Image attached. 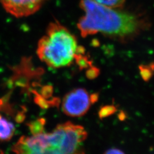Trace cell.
Instances as JSON below:
<instances>
[{
    "mask_svg": "<svg viewBox=\"0 0 154 154\" xmlns=\"http://www.w3.org/2000/svg\"><path fill=\"white\" fill-rule=\"evenodd\" d=\"M80 7L85 15L77 26L84 38L101 33L125 41L135 37L148 25L139 16L102 5L94 0H81Z\"/></svg>",
    "mask_w": 154,
    "mask_h": 154,
    "instance_id": "cell-1",
    "label": "cell"
},
{
    "mask_svg": "<svg viewBox=\"0 0 154 154\" xmlns=\"http://www.w3.org/2000/svg\"><path fill=\"white\" fill-rule=\"evenodd\" d=\"M87 137L83 127L68 122L49 133L22 137L12 151L16 154H85L83 145Z\"/></svg>",
    "mask_w": 154,
    "mask_h": 154,
    "instance_id": "cell-2",
    "label": "cell"
},
{
    "mask_svg": "<svg viewBox=\"0 0 154 154\" xmlns=\"http://www.w3.org/2000/svg\"><path fill=\"white\" fill-rule=\"evenodd\" d=\"M83 48L78 46L77 39L59 22H52L39 40L37 54L41 61L53 68L69 66Z\"/></svg>",
    "mask_w": 154,
    "mask_h": 154,
    "instance_id": "cell-3",
    "label": "cell"
},
{
    "mask_svg": "<svg viewBox=\"0 0 154 154\" xmlns=\"http://www.w3.org/2000/svg\"><path fill=\"white\" fill-rule=\"evenodd\" d=\"M93 103L91 95L84 88H76L64 97L62 110L67 116L81 117L88 112Z\"/></svg>",
    "mask_w": 154,
    "mask_h": 154,
    "instance_id": "cell-4",
    "label": "cell"
},
{
    "mask_svg": "<svg viewBox=\"0 0 154 154\" xmlns=\"http://www.w3.org/2000/svg\"><path fill=\"white\" fill-rule=\"evenodd\" d=\"M45 0H0L6 11L16 17L29 16L38 11Z\"/></svg>",
    "mask_w": 154,
    "mask_h": 154,
    "instance_id": "cell-5",
    "label": "cell"
},
{
    "mask_svg": "<svg viewBox=\"0 0 154 154\" xmlns=\"http://www.w3.org/2000/svg\"><path fill=\"white\" fill-rule=\"evenodd\" d=\"M15 131V127L0 114V140L8 141L11 139Z\"/></svg>",
    "mask_w": 154,
    "mask_h": 154,
    "instance_id": "cell-6",
    "label": "cell"
},
{
    "mask_svg": "<svg viewBox=\"0 0 154 154\" xmlns=\"http://www.w3.org/2000/svg\"><path fill=\"white\" fill-rule=\"evenodd\" d=\"M102 5L112 9H119L122 8L126 0H94Z\"/></svg>",
    "mask_w": 154,
    "mask_h": 154,
    "instance_id": "cell-7",
    "label": "cell"
},
{
    "mask_svg": "<svg viewBox=\"0 0 154 154\" xmlns=\"http://www.w3.org/2000/svg\"><path fill=\"white\" fill-rule=\"evenodd\" d=\"M139 70L140 75L143 80L145 81H148L153 75V72L154 71V64H151L150 65L140 66Z\"/></svg>",
    "mask_w": 154,
    "mask_h": 154,
    "instance_id": "cell-8",
    "label": "cell"
},
{
    "mask_svg": "<svg viewBox=\"0 0 154 154\" xmlns=\"http://www.w3.org/2000/svg\"><path fill=\"white\" fill-rule=\"evenodd\" d=\"M116 111V107L114 105H106L102 107L99 111L98 116L101 119L114 114Z\"/></svg>",
    "mask_w": 154,
    "mask_h": 154,
    "instance_id": "cell-9",
    "label": "cell"
},
{
    "mask_svg": "<svg viewBox=\"0 0 154 154\" xmlns=\"http://www.w3.org/2000/svg\"><path fill=\"white\" fill-rule=\"evenodd\" d=\"M44 122V120L42 119L33 122L29 124L30 130H31V132H32L33 135H36L43 132Z\"/></svg>",
    "mask_w": 154,
    "mask_h": 154,
    "instance_id": "cell-10",
    "label": "cell"
},
{
    "mask_svg": "<svg viewBox=\"0 0 154 154\" xmlns=\"http://www.w3.org/2000/svg\"><path fill=\"white\" fill-rule=\"evenodd\" d=\"M99 72V70L98 68L93 67H91L90 70H88L86 73V75H87V77H88V78L93 79L98 76Z\"/></svg>",
    "mask_w": 154,
    "mask_h": 154,
    "instance_id": "cell-11",
    "label": "cell"
},
{
    "mask_svg": "<svg viewBox=\"0 0 154 154\" xmlns=\"http://www.w3.org/2000/svg\"><path fill=\"white\" fill-rule=\"evenodd\" d=\"M104 154H125L122 150L118 149H110L107 150Z\"/></svg>",
    "mask_w": 154,
    "mask_h": 154,
    "instance_id": "cell-12",
    "label": "cell"
},
{
    "mask_svg": "<svg viewBox=\"0 0 154 154\" xmlns=\"http://www.w3.org/2000/svg\"><path fill=\"white\" fill-rule=\"evenodd\" d=\"M0 154H4V153H2V152H1V153H0Z\"/></svg>",
    "mask_w": 154,
    "mask_h": 154,
    "instance_id": "cell-13",
    "label": "cell"
}]
</instances>
